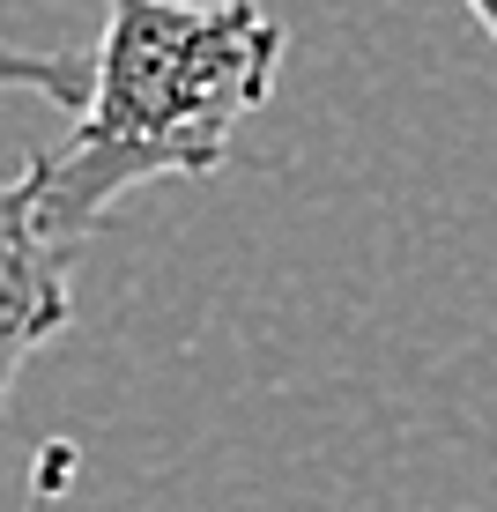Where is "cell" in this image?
<instances>
[{"label":"cell","mask_w":497,"mask_h":512,"mask_svg":"<svg viewBox=\"0 0 497 512\" xmlns=\"http://www.w3.org/2000/svg\"><path fill=\"white\" fill-rule=\"evenodd\" d=\"M468 15H475L483 30H490V45H497V0H468Z\"/></svg>","instance_id":"obj_5"},{"label":"cell","mask_w":497,"mask_h":512,"mask_svg":"<svg viewBox=\"0 0 497 512\" xmlns=\"http://www.w3.org/2000/svg\"><path fill=\"white\" fill-rule=\"evenodd\" d=\"M67 483H75V446H67V438H52V446L38 453V468H30V498L15 505V512H60Z\"/></svg>","instance_id":"obj_4"},{"label":"cell","mask_w":497,"mask_h":512,"mask_svg":"<svg viewBox=\"0 0 497 512\" xmlns=\"http://www.w3.org/2000/svg\"><path fill=\"white\" fill-rule=\"evenodd\" d=\"M75 238L52 231L45 216V156H30L0 186V416L23 379V364L75 320Z\"/></svg>","instance_id":"obj_2"},{"label":"cell","mask_w":497,"mask_h":512,"mask_svg":"<svg viewBox=\"0 0 497 512\" xmlns=\"http://www.w3.org/2000/svg\"><path fill=\"white\" fill-rule=\"evenodd\" d=\"M282 45L260 0H112L75 134L45 156L52 231L82 245L119 193L216 179L238 127L275 97Z\"/></svg>","instance_id":"obj_1"},{"label":"cell","mask_w":497,"mask_h":512,"mask_svg":"<svg viewBox=\"0 0 497 512\" xmlns=\"http://www.w3.org/2000/svg\"><path fill=\"white\" fill-rule=\"evenodd\" d=\"M8 90H30V97H52V104H67V112H82V97H90V60L0 38V97Z\"/></svg>","instance_id":"obj_3"}]
</instances>
